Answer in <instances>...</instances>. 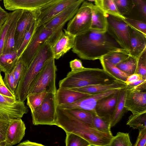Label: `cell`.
<instances>
[{
    "label": "cell",
    "instance_id": "obj_23",
    "mask_svg": "<svg viewBox=\"0 0 146 146\" xmlns=\"http://www.w3.org/2000/svg\"><path fill=\"white\" fill-rule=\"evenodd\" d=\"M126 86L125 82L118 81L109 84L89 85L70 89L82 92L94 94L113 89H121L125 88Z\"/></svg>",
    "mask_w": 146,
    "mask_h": 146
},
{
    "label": "cell",
    "instance_id": "obj_8",
    "mask_svg": "<svg viewBox=\"0 0 146 146\" xmlns=\"http://www.w3.org/2000/svg\"><path fill=\"white\" fill-rule=\"evenodd\" d=\"M106 32L122 48L129 52L130 27L120 18L108 15Z\"/></svg>",
    "mask_w": 146,
    "mask_h": 146
},
{
    "label": "cell",
    "instance_id": "obj_55",
    "mask_svg": "<svg viewBox=\"0 0 146 146\" xmlns=\"http://www.w3.org/2000/svg\"><path fill=\"white\" fill-rule=\"evenodd\" d=\"M90 1H95L96 0H88Z\"/></svg>",
    "mask_w": 146,
    "mask_h": 146
},
{
    "label": "cell",
    "instance_id": "obj_39",
    "mask_svg": "<svg viewBox=\"0 0 146 146\" xmlns=\"http://www.w3.org/2000/svg\"><path fill=\"white\" fill-rule=\"evenodd\" d=\"M137 65L135 73L144 80H146V49L136 58Z\"/></svg>",
    "mask_w": 146,
    "mask_h": 146
},
{
    "label": "cell",
    "instance_id": "obj_24",
    "mask_svg": "<svg viewBox=\"0 0 146 146\" xmlns=\"http://www.w3.org/2000/svg\"><path fill=\"white\" fill-rule=\"evenodd\" d=\"M22 12L16 17L8 29L6 35L2 54L11 53L15 51V29L17 22L20 17Z\"/></svg>",
    "mask_w": 146,
    "mask_h": 146
},
{
    "label": "cell",
    "instance_id": "obj_45",
    "mask_svg": "<svg viewBox=\"0 0 146 146\" xmlns=\"http://www.w3.org/2000/svg\"><path fill=\"white\" fill-rule=\"evenodd\" d=\"M126 88L141 92H146V80L141 79L135 81L127 85Z\"/></svg>",
    "mask_w": 146,
    "mask_h": 146
},
{
    "label": "cell",
    "instance_id": "obj_34",
    "mask_svg": "<svg viewBox=\"0 0 146 146\" xmlns=\"http://www.w3.org/2000/svg\"><path fill=\"white\" fill-rule=\"evenodd\" d=\"M129 133L119 132L113 136L109 146H132Z\"/></svg>",
    "mask_w": 146,
    "mask_h": 146
},
{
    "label": "cell",
    "instance_id": "obj_53",
    "mask_svg": "<svg viewBox=\"0 0 146 146\" xmlns=\"http://www.w3.org/2000/svg\"><path fill=\"white\" fill-rule=\"evenodd\" d=\"M8 13L6 12L5 10L2 9L0 5V15L5 14Z\"/></svg>",
    "mask_w": 146,
    "mask_h": 146
},
{
    "label": "cell",
    "instance_id": "obj_43",
    "mask_svg": "<svg viewBox=\"0 0 146 146\" xmlns=\"http://www.w3.org/2000/svg\"><path fill=\"white\" fill-rule=\"evenodd\" d=\"M12 120L0 119V146H6V132Z\"/></svg>",
    "mask_w": 146,
    "mask_h": 146
},
{
    "label": "cell",
    "instance_id": "obj_56",
    "mask_svg": "<svg viewBox=\"0 0 146 146\" xmlns=\"http://www.w3.org/2000/svg\"><path fill=\"white\" fill-rule=\"evenodd\" d=\"M1 1V0H0V1Z\"/></svg>",
    "mask_w": 146,
    "mask_h": 146
},
{
    "label": "cell",
    "instance_id": "obj_7",
    "mask_svg": "<svg viewBox=\"0 0 146 146\" xmlns=\"http://www.w3.org/2000/svg\"><path fill=\"white\" fill-rule=\"evenodd\" d=\"M57 106L56 94L47 93L41 105L31 111L33 124L54 125Z\"/></svg>",
    "mask_w": 146,
    "mask_h": 146
},
{
    "label": "cell",
    "instance_id": "obj_9",
    "mask_svg": "<svg viewBox=\"0 0 146 146\" xmlns=\"http://www.w3.org/2000/svg\"><path fill=\"white\" fill-rule=\"evenodd\" d=\"M89 2L84 1L77 13L68 23L66 30L76 36L89 31L92 21Z\"/></svg>",
    "mask_w": 146,
    "mask_h": 146
},
{
    "label": "cell",
    "instance_id": "obj_33",
    "mask_svg": "<svg viewBox=\"0 0 146 146\" xmlns=\"http://www.w3.org/2000/svg\"><path fill=\"white\" fill-rule=\"evenodd\" d=\"M136 65V58L130 55L125 60L116 66L123 72L130 75L135 73Z\"/></svg>",
    "mask_w": 146,
    "mask_h": 146
},
{
    "label": "cell",
    "instance_id": "obj_21",
    "mask_svg": "<svg viewBox=\"0 0 146 146\" xmlns=\"http://www.w3.org/2000/svg\"><path fill=\"white\" fill-rule=\"evenodd\" d=\"M92 13L90 30L102 33L106 32L108 26L107 14H104L98 7L89 2Z\"/></svg>",
    "mask_w": 146,
    "mask_h": 146
},
{
    "label": "cell",
    "instance_id": "obj_5",
    "mask_svg": "<svg viewBox=\"0 0 146 146\" xmlns=\"http://www.w3.org/2000/svg\"><path fill=\"white\" fill-rule=\"evenodd\" d=\"M63 28L61 27L56 29H49L46 28L43 25L38 27L29 43L18 59L23 61L27 68L41 45L47 41L52 46Z\"/></svg>",
    "mask_w": 146,
    "mask_h": 146
},
{
    "label": "cell",
    "instance_id": "obj_37",
    "mask_svg": "<svg viewBox=\"0 0 146 146\" xmlns=\"http://www.w3.org/2000/svg\"><path fill=\"white\" fill-rule=\"evenodd\" d=\"M66 133V146H89V143L80 136L72 133Z\"/></svg>",
    "mask_w": 146,
    "mask_h": 146
},
{
    "label": "cell",
    "instance_id": "obj_47",
    "mask_svg": "<svg viewBox=\"0 0 146 146\" xmlns=\"http://www.w3.org/2000/svg\"><path fill=\"white\" fill-rule=\"evenodd\" d=\"M134 146H146V128L139 130L138 136Z\"/></svg>",
    "mask_w": 146,
    "mask_h": 146
},
{
    "label": "cell",
    "instance_id": "obj_3",
    "mask_svg": "<svg viewBox=\"0 0 146 146\" xmlns=\"http://www.w3.org/2000/svg\"><path fill=\"white\" fill-rule=\"evenodd\" d=\"M53 57L52 46L47 41L42 44L19 80L15 95L22 102L27 99L29 91L43 67Z\"/></svg>",
    "mask_w": 146,
    "mask_h": 146
},
{
    "label": "cell",
    "instance_id": "obj_6",
    "mask_svg": "<svg viewBox=\"0 0 146 146\" xmlns=\"http://www.w3.org/2000/svg\"><path fill=\"white\" fill-rule=\"evenodd\" d=\"M54 59L52 58L45 64L31 88L28 95L44 91L56 94L55 82L57 70Z\"/></svg>",
    "mask_w": 146,
    "mask_h": 146
},
{
    "label": "cell",
    "instance_id": "obj_17",
    "mask_svg": "<svg viewBox=\"0 0 146 146\" xmlns=\"http://www.w3.org/2000/svg\"><path fill=\"white\" fill-rule=\"evenodd\" d=\"M52 46L54 59H58L74 47L75 36L64 29Z\"/></svg>",
    "mask_w": 146,
    "mask_h": 146
},
{
    "label": "cell",
    "instance_id": "obj_29",
    "mask_svg": "<svg viewBox=\"0 0 146 146\" xmlns=\"http://www.w3.org/2000/svg\"><path fill=\"white\" fill-rule=\"evenodd\" d=\"M22 11V9H17L8 13L6 20L0 28V56L2 53L6 35L8 29L15 18Z\"/></svg>",
    "mask_w": 146,
    "mask_h": 146
},
{
    "label": "cell",
    "instance_id": "obj_15",
    "mask_svg": "<svg viewBox=\"0 0 146 146\" xmlns=\"http://www.w3.org/2000/svg\"><path fill=\"white\" fill-rule=\"evenodd\" d=\"M36 19L35 11L23 10L17 23L15 33V50L17 52L24 36Z\"/></svg>",
    "mask_w": 146,
    "mask_h": 146
},
{
    "label": "cell",
    "instance_id": "obj_1",
    "mask_svg": "<svg viewBox=\"0 0 146 146\" xmlns=\"http://www.w3.org/2000/svg\"><path fill=\"white\" fill-rule=\"evenodd\" d=\"M72 50L81 59L92 60H99L114 52L129 53L121 48L107 32L90 29L75 36Z\"/></svg>",
    "mask_w": 146,
    "mask_h": 146
},
{
    "label": "cell",
    "instance_id": "obj_30",
    "mask_svg": "<svg viewBox=\"0 0 146 146\" xmlns=\"http://www.w3.org/2000/svg\"><path fill=\"white\" fill-rule=\"evenodd\" d=\"M126 124L134 129L146 128V111L131 115Z\"/></svg>",
    "mask_w": 146,
    "mask_h": 146
},
{
    "label": "cell",
    "instance_id": "obj_48",
    "mask_svg": "<svg viewBox=\"0 0 146 146\" xmlns=\"http://www.w3.org/2000/svg\"><path fill=\"white\" fill-rule=\"evenodd\" d=\"M69 63L72 72H75L79 71L85 68L83 66L81 61L77 59L72 60Z\"/></svg>",
    "mask_w": 146,
    "mask_h": 146
},
{
    "label": "cell",
    "instance_id": "obj_14",
    "mask_svg": "<svg viewBox=\"0 0 146 146\" xmlns=\"http://www.w3.org/2000/svg\"><path fill=\"white\" fill-rule=\"evenodd\" d=\"M121 89L99 100L96 106L95 111L97 115L106 121L111 126Z\"/></svg>",
    "mask_w": 146,
    "mask_h": 146
},
{
    "label": "cell",
    "instance_id": "obj_27",
    "mask_svg": "<svg viewBox=\"0 0 146 146\" xmlns=\"http://www.w3.org/2000/svg\"><path fill=\"white\" fill-rule=\"evenodd\" d=\"M99 60L103 69L104 70L117 80L125 83L129 75L124 73L115 65L105 60L102 58Z\"/></svg>",
    "mask_w": 146,
    "mask_h": 146
},
{
    "label": "cell",
    "instance_id": "obj_12",
    "mask_svg": "<svg viewBox=\"0 0 146 146\" xmlns=\"http://www.w3.org/2000/svg\"><path fill=\"white\" fill-rule=\"evenodd\" d=\"M120 89H113L102 92L94 94L74 102L58 106L64 109H70L79 108L84 110L97 114L95 108L98 102L101 99L108 96Z\"/></svg>",
    "mask_w": 146,
    "mask_h": 146
},
{
    "label": "cell",
    "instance_id": "obj_52",
    "mask_svg": "<svg viewBox=\"0 0 146 146\" xmlns=\"http://www.w3.org/2000/svg\"><path fill=\"white\" fill-rule=\"evenodd\" d=\"M8 15V13L0 15V28L4 23Z\"/></svg>",
    "mask_w": 146,
    "mask_h": 146
},
{
    "label": "cell",
    "instance_id": "obj_46",
    "mask_svg": "<svg viewBox=\"0 0 146 146\" xmlns=\"http://www.w3.org/2000/svg\"><path fill=\"white\" fill-rule=\"evenodd\" d=\"M135 6L137 7L143 19L145 21L146 18V0H132Z\"/></svg>",
    "mask_w": 146,
    "mask_h": 146
},
{
    "label": "cell",
    "instance_id": "obj_28",
    "mask_svg": "<svg viewBox=\"0 0 146 146\" xmlns=\"http://www.w3.org/2000/svg\"><path fill=\"white\" fill-rule=\"evenodd\" d=\"M17 60V52L1 54L0 56V71L5 73L11 72Z\"/></svg>",
    "mask_w": 146,
    "mask_h": 146
},
{
    "label": "cell",
    "instance_id": "obj_20",
    "mask_svg": "<svg viewBox=\"0 0 146 146\" xmlns=\"http://www.w3.org/2000/svg\"><path fill=\"white\" fill-rule=\"evenodd\" d=\"M129 44V54L136 58L146 49V35L130 27Z\"/></svg>",
    "mask_w": 146,
    "mask_h": 146
},
{
    "label": "cell",
    "instance_id": "obj_13",
    "mask_svg": "<svg viewBox=\"0 0 146 146\" xmlns=\"http://www.w3.org/2000/svg\"><path fill=\"white\" fill-rule=\"evenodd\" d=\"M126 94L124 106L132 114L146 111V92L125 87Z\"/></svg>",
    "mask_w": 146,
    "mask_h": 146
},
{
    "label": "cell",
    "instance_id": "obj_18",
    "mask_svg": "<svg viewBox=\"0 0 146 146\" xmlns=\"http://www.w3.org/2000/svg\"><path fill=\"white\" fill-rule=\"evenodd\" d=\"M26 129L24 122L21 119L12 120L6 132V146H11L19 143L25 136Z\"/></svg>",
    "mask_w": 146,
    "mask_h": 146
},
{
    "label": "cell",
    "instance_id": "obj_40",
    "mask_svg": "<svg viewBox=\"0 0 146 146\" xmlns=\"http://www.w3.org/2000/svg\"><path fill=\"white\" fill-rule=\"evenodd\" d=\"M27 67L24 62L19 59H17L12 71L15 78L14 87L16 89L19 81L24 72Z\"/></svg>",
    "mask_w": 146,
    "mask_h": 146
},
{
    "label": "cell",
    "instance_id": "obj_11",
    "mask_svg": "<svg viewBox=\"0 0 146 146\" xmlns=\"http://www.w3.org/2000/svg\"><path fill=\"white\" fill-rule=\"evenodd\" d=\"M78 0H54L35 10L38 27L43 25Z\"/></svg>",
    "mask_w": 146,
    "mask_h": 146
},
{
    "label": "cell",
    "instance_id": "obj_51",
    "mask_svg": "<svg viewBox=\"0 0 146 146\" xmlns=\"http://www.w3.org/2000/svg\"><path fill=\"white\" fill-rule=\"evenodd\" d=\"M17 146H44V145L41 144L31 141L29 140H27L19 143Z\"/></svg>",
    "mask_w": 146,
    "mask_h": 146
},
{
    "label": "cell",
    "instance_id": "obj_26",
    "mask_svg": "<svg viewBox=\"0 0 146 146\" xmlns=\"http://www.w3.org/2000/svg\"><path fill=\"white\" fill-rule=\"evenodd\" d=\"M95 4L105 14L110 15L123 20L126 17L119 12L113 0H96Z\"/></svg>",
    "mask_w": 146,
    "mask_h": 146
},
{
    "label": "cell",
    "instance_id": "obj_22",
    "mask_svg": "<svg viewBox=\"0 0 146 146\" xmlns=\"http://www.w3.org/2000/svg\"><path fill=\"white\" fill-rule=\"evenodd\" d=\"M92 94L70 89L59 88L56 94L57 105L72 103Z\"/></svg>",
    "mask_w": 146,
    "mask_h": 146
},
{
    "label": "cell",
    "instance_id": "obj_31",
    "mask_svg": "<svg viewBox=\"0 0 146 146\" xmlns=\"http://www.w3.org/2000/svg\"><path fill=\"white\" fill-rule=\"evenodd\" d=\"M66 110L80 120L93 126L94 114L91 112L79 108Z\"/></svg>",
    "mask_w": 146,
    "mask_h": 146
},
{
    "label": "cell",
    "instance_id": "obj_41",
    "mask_svg": "<svg viewBox=\"0 0 146 146\" xmlns=\"http://www.w3.org/2000/svg\"><path fill=\"white\" fill-rule=\"evenodd\" d=\"M123 20L131 28L146 35V24L145 22L126 17Z\"/></svg>",
    "mask_w": 146,
    "mask_h": 146
},
{
    "label": "cell",
    "instance_id": "obj_49",
    "mask_svg": "<svg viewBox=\"0 0 146 146\" xmlns=\"http://www.w3.org/2000/svg\"><path fill=\"white\" fill-rule=\"evenodd\" d=\"M0 94L6 96L16 98L15 94L9 90L5 85H0Z\"/></svg>",
    "mask_w": 146,
    "mask_h": 146
},
{
    "label": "cell",
    "instance_id": "obj_35",
    "mask_svg": "<svg viewBox=\"0 0 146 146\" xmlns=\"http://www.w3.org/2000/svg\"><path fill=\"white\" fill-rule=\"evenodd\" d=\"M130 56L129 53L116 52L108 54L102 57L105 60L116 66L127 59Z\"/></svg>",
    "mask_w": 146,
    "mask_h": 146
},
{
    "label": "cell",
    "instance_id": "obj_25",
    "mask_svg": "<svg viewBox=\"0 0 146 146\" xmlns=\"http://www.w3.org/2000/svg\"><path fill=\"white\" fill-rule=\"evenodd\" d=\"M125 87L120 90L118 100L111 122V127L115 126L121 119L125 114L128 111L124 106L126 94Z\"/></svg>",
    "mask_w": 146,
    "mask_h": 146
},
{
    "label": "cell",
    "instance_id": "obj_4",
    "mask_svg": "<svg viewBox=\"0 0 146 146\" xmlns=\"http://www.w3.org/2000/svg\"><path fill=\"white\" fill-rule=\"evenodd\" d=\"M120 81L103 69L85 68L81 70L69 72L66 77L60 80L59 88H72L99 84Z\"/></svg>",
    "mask_w": 146,
    "mask_h": 146
},
{
    "label": "cell",
    "instance_id": "obj_10",
    "mask_svg": "<svg viewBox=\"0 0 146 146\" xmlns=\"http://www.w3.org/2000/svg\"><path fill=\"white\" fill-rule=\"evenodd\" d=\"M28 111L24 102L0 94V119L13 120L21 119Z\"/></svg>",
    "mask_w": 146,
    "mask_h": 146
},
{
    "label": "cell",
    "instance_id": "obj_16",
    "mask_svg": "<svg viewBox=\"0 0 146 146\" xmlns=\"http://www.w3.org/2000/svg\"><path fill=\"white\" fill-rule=\"evenodd\" d=\"M84 0H78L44 24V27L49 29H56L64 26L74 16Z\"/></svg>",
    "mask_w": 146,
    "mask_h": 146
},
{
    "label": "cell",
    "instance_id": "obj_19",
    "mask_svg": "<svg viewBox=\"0 0 146 146\" xmlns=\"http://www.w3.org/2000/svg\"><path fill=\"white\" fill-rule=\"evenodd\" d=\"M54 0H3L6 9L14 11L17 9L35 11Z\"/></svg>",
    "mask_w": 146,
    "mask_h": 146
},
{
    "label": "cell",
    "instance_id": "obj_2",
    "mask_svg": "<svg viewBox=\"0 0 146 146\" xmlns=\"http://www.w3.org/2000/svg\"><path fill=\"white\" fill-rule=\"evenodd\" d=\"M55 125L66 133L76 134L86 140L89 146H109L113 136L112 133L100 131L93 126L80 120L66 109L56 108Z\"/></svg>",
    "mask_w": 146,
    "mask_h": 146
},
{
    "label": "cell",
    "instance_id": "obj_38",
    "mask_svg": "<svg viewBox=\"0 0 146 146\" xmlns=\"http://www.w3.org/2000/svg\"><path fill=\"white\" fill-rule=\"evenodd\" d=\"M119 13L122 15L129 14L135 7L132 0H113Z\"/></svg>",
    "mask_w": 146,
    "mask_h": 146
},
{
    "label": "cell",
    "instance_id": "obj_50",
    "mask_svg": "<svg viewBox=\"0 0 146 146\" xmlns=\"http://www.w3.org/2000/svg\"><path fill=\"white\" fill-rule=\"evenodd\" d=\"M141 79H143L141 76L137 74L134 73L130 75L128 77L125 83L127 85L130 83Z\"/></svg>",
    "mask_w": 146,
    "mask_h": 146
},
{
    "label": "cell",
    "instance_id": "obj_42",
    "mask_svg": "<svg viewBox=\"0 0 146 146\" xmlns=\"http://www.w3.org/2000/svg\"><path fill=\"white\" fill-rule=\"evenodd\" d=\"M93 126L99 130L107 133H112L110 125L97 115H94Z\"/></svg>",
    "mask_w": 146,
    "mask_h": 146
},
{
    "label": "cell",
    "instance_id": "obj_44",
    "mask_svg": "<svg viewBox=\"0 0 146 146\" xmlns=\"http://www.w3.org/2000/svg\"><path fill=\"white\" fill-rule=\"evenodd\" d=\"M5 74L3 79L4 84L9 90L15 94L16 89L14 87L15 80L13 72L11 71L10 73Z\"/></svg>",
    "mask_w": 146,
    "mask_h": 146
},
{
    "label": "cell",
    "instance_id": "obj_32",
    "mask_svg": "<svg viewBox=\"0 0 146 146\" xmlns=\"http://www.w3.org/2000/svg\"><path fill=\"white\" fill-rule=\"evenodd\" d=\"M48 92L46 91L36 94H29L27 97V104L32 111L41 104Z\"/></svg>",
    "mask_w": 146,
    "mask_h": 146
},
{
    "label": "cell",
    "instance_id": "obj_54",
    "mask_svg": "<svg viewBox=\"0 0 146 146\" xmlns=\"http://www.w3.org/2000/svg\"><path fill=\"white\" fill-rule=\"evenodd\" d=\"M0 71V85H5Z\"/></svg>",
    "mask_w": 146,
    "mask_h": 146
},
{
    "label": "cell",
    "instance_id": "obj_36",
    "mask_svg": "<svg viewBox=\"0 0 146 146\" xmlns=\"http://www.w3.org/2000/svg\"><path fill=\"white\" fill-rule=\"evenodd\" d=\"M38 27L36 19L33 21L28 31L25 35L22 42L17 51V59L26 47L31 40L34 32Z\"/></svg>",
    "mask_w": 146,
    "mask_h": 146
}]
</instances>
